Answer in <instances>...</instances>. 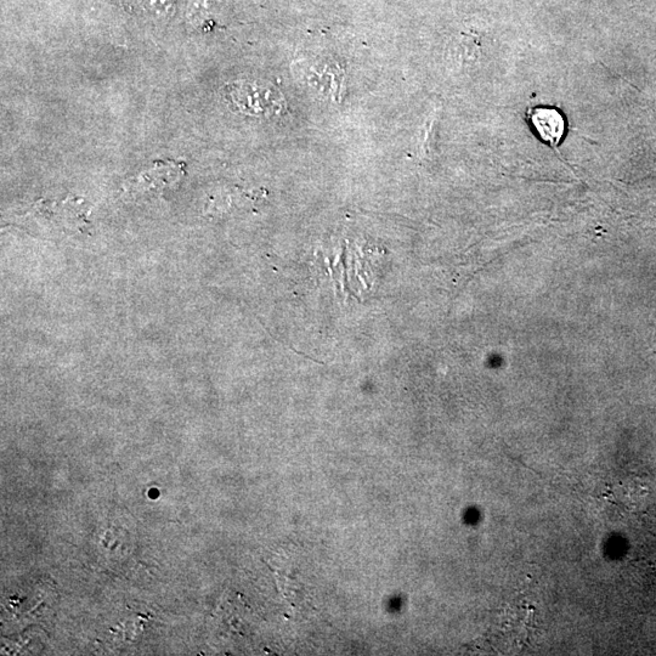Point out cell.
<instances>
[{
    "instance_id": "obj_1",
    "label": "cell",
    "mask_w": 656,
    "mask_h": 656,
    "mask_svg": "<svg viewBox=\"0 0 656 656\" xmlns=\"http://www.w3.org/2000/svg\"><path fill=\"white\" fill-rule=\"evenodd\" d=\"M527 120L542 143L558 154V147L567 133V120L552 106H533L527 111Z\"/></svg>"
},
{
    "instance_id": "obj_2",
    "label": "cell",
    "mask_w": 656,
    "mask_h": 656,
    "mask_svg": "<svg viewBox=\"0 0 656 656\" xmlns=\"http://www.w3.org/2000/svg\"><path fill=\"white\" fill-rule=\"evenodd\" d=\"M139 7L152 18H168L174 8V0H137Z\"/></svg>"
}]
</instances>
